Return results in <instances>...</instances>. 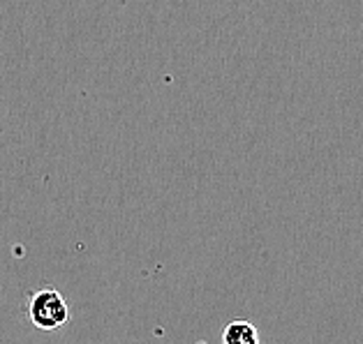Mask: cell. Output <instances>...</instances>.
Masks as SVG:
<instances>
[{"mask_svg":"<svg viewBox=\"0 0 363 344\" xmlns=\"http://www.w3.org/2000/svg\"><path fill=\"white\" fill-rule=\"evenodd\" d=\"M28 316L38 331H58L69 319V307L58 289H40L30 296Z\"/></svg>","mask_w":363,"mask_h":344,"instance_id":"1","label":"cell"},{"mask_svg":"<svg viewBox=\"0 0 363 344\" xmlns=\"http://www.w3.org/2000/svg\"><path fill=\"white\" fill-rule=\"evenodd\" d=\"M223 344H259V331L250 321H232L223 331Z\"/></svg>","mask_w":363,"mask_h":344,"instance_id":"2","label":"cell"}]
</instances>
